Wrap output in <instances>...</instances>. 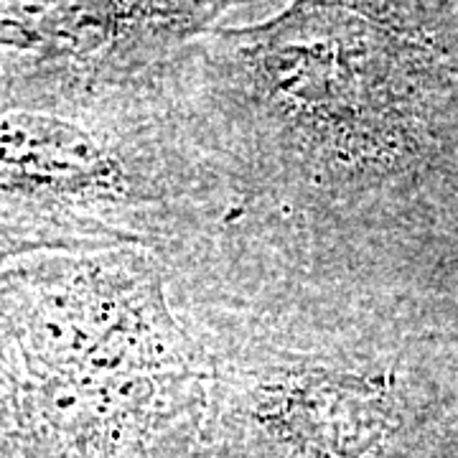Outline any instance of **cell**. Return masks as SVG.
I'll use <instances>...</instances> for the list:
<instances>
[{"instance_id":"cell-1","label":"cell","mask_w":458,"mask_h":458,"mask_svg":"<svg viewBox=\"0 0 458 458\" xmlns=\"http://www.w3.org/2000/svg\"><path fill=\"white\" fill-rule=\"evenodd\" d=\"M98 150L66 123L0 114V189H66L98 174Z\"/></svg>"}]
</instances>
